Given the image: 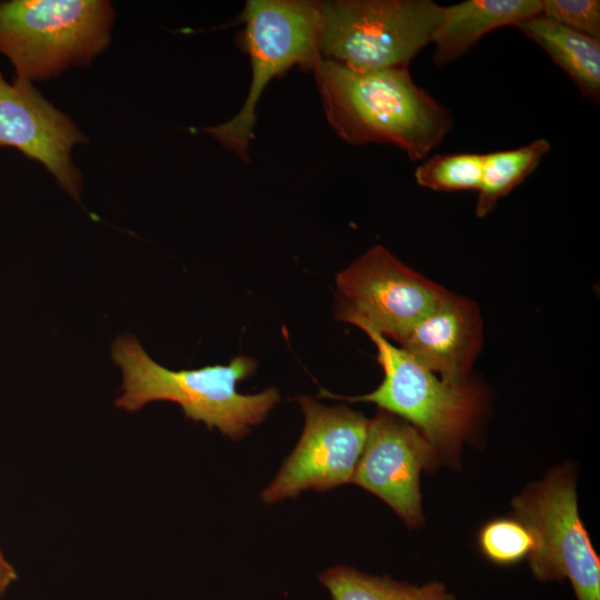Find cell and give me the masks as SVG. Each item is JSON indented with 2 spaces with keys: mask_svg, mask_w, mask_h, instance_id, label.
<instances>
[{
  "mask_svg": "<svg viewBox=\"0 0 600 600\" xmlns=\"http://www.w3.org/2000/svg\"><path fill=\"white\" fill-rule=\"evenodd\" d=\"M312 71L330 127L350 144L389 143L419 161L452 129L450 111L409 68L360 70L321 59Z\"/></svg>",
  "mask_w": 600,
  "mask_h": 600,
  "instance_id": "obj_1",
  "label": "cell"
},
{
  "mask_svg": "<svg viewBox=\"0 0 600 600\" xmlns=\"http://www.w3.org/2000/svg\"><path fill=\"white\" fill-rule=\"evenodd\" d=\"M111 358L123 378V393L114 401L118 408L133 412L152 401H172L186 418L217 428L232 440L259 424L280 400L276 388L257 394L238 392L237 384L257 368V361L246 356L226 366L174 371L151 359L133 336L123 334L113 341Z\"/></svg>",
  "mask_w": 600,
  "mask_h": 600,
  "instance_id": "obj_2",
  "label": "cell"
},
{
  "mask_svg": "<svg viewBox=\"0 0 600 600\" xmlns=\"http://www.w3.org/2000/svg\"><path fill=\"white\" fill-rule=\"evenodd\" d=\"M113 20L106 0L0 1V53L14 77L51 79L88 67L110 43Z\"/></svg>",
  "mask_w": 600,
  "mask_h": 600,
  "instance_id": "obj_3",
  "label": "cell"
},
{
  "mask_svg": "<svg viewBox=\"0 0 600 600\" xmlns=\"http://www.w3.org/2000/svg\"><path fill=\"white\" fill-rule=\"evenodd\" d=\"M442 10L431 0L320 1L321 57L360 70L409 68Z\"/></svg>",
  "mask_w": 600,
  "mask_h": 600,
  "instance_id": "obj_4",
  "label": "cell"
},
{
  "mask_svg": "<svg viewBox=\"0 0 600 600\" xmlns=\"http://www.w3.org/2000/svg\"><path fill=\"white\" fill-rule=\"evenodd\" d=\"M243 44L251 63L247 99L230 120L202 131L243 161L253 138L257 104L276 77L293 67L313 70L320 53V1L250 0L241 12Z\"/></svg>",
  "mask_w": 600,
  "mask_h": 600,
  "instance_id": "obj_5",
  "label": "cell"
},
{
  "mask_svg": "<svg viewBox=\"0 0 600 600\" xmlns=\"http://www.w3.org/2000/svg\"><path fill=\"white\" fill-rule=\"evenodd\" d=\"M359 328L377 348V360L384 373L382 382L363 396L342 397L324 389L319 396L376 403L416 427L434 448L439 460H453L478 412L479 390L469 381L447 383L379 332L364 326Z\"/></svg>",
  "mask_w": 600,
  "mask_h": 600,
  "instance_id": "obj_6",
  "label": "cell"
},
{
  "mask_svg": "<svg viewBox=\"0 0 600 600\" xmlns=\"http://www.w3.org/2000/svg\"><path fill=\"white\" fill-rule=\"evenodd\" d=\"M531 532L529 562L536 578H568L578 600H600V559L579 517L573 476L568 468L550 472L512 501Z\"/></svg>",
  "mask_w": 600,
  "mask_h": 600,
  "instance_id": "obj_7",
  "label": "cell"
},
{
  "mask_svg": "<svg viewBox=\"0 0 600 600\" xmlns=\"http://www.w3.org/2000/svg\"><path fill=\"white\" fill-rule=\"evenodd\" d=\"M337 319L399 342L448 296L446 289L374 246L336 277Z\"/></svg>",
  "mask_w": 600,
  "mask_h": 600,
  "instance_id": "obj_8",
  "label": "cell"
},
{
  "mask_svg": "<svg viewBox=\"0 0 600 600\" xmlns=\"http://www.w3.org/2000/svg\"><path fill=\"white\" fill-rule=\"evenodd\" d=\"M302 434L277 476L261 492L266 504L296 498L307 489L327 491L351 482L361 457L369 420L346 406L324 407L299 397Z\"/></svg>",
  "mask_w": 600,
  "mask_h": 600,
  "instance_id": "obj_9",
  "label": "cell"
},
{
  "mask_svg": "<svg viewBox=\"0 0 600 600\" xmlns=\"http://www.w3.org/2000/svg\"><path fill=\"white\" fill-rule=\"evenodd\" d=\"M439 457L427 438L403 419L380 410L369 420L351 482L382 499L409 526L423 523L420 473Z\"/></svg>",
  "mask_w": 600,
  "mask_h": 600,
  "instance_id": "obj_10",
  "label": "cell"
},
{
  "mask_svg": "<svg viewBox=\"0 0 600 600\" xmlns=\"http://www.w3.org/2000/svg\"><path fill=\"white\" fill-rule=\"evenodd\" d=\"M87 137L49 102L32 82L0 71V148H12L43 164L59 186L78 200L82 174L71 160L76 144Z\"/></svg>",
  "mask_w": 600,
  "mask_h": 600,
  "instance_id": "obj_11",
  "label": "cell"
},
{
  "mask_svg": "<svg viewBox=\"0 0 600 600\" xmlns=\"http://www.w3.org/2000/svg\"><path fill=\"white\" fill-rule=\"evenodd\" d=\"M480 342L478 309L452 293L399 341L400 348L450 384L468 382L467 374Z\"/></svg>",
  "mask_w": 600,
  "mask_h": 600,
  "instance_id": "obj_12",
  "label": "cell"
},
{
  "mask_svg": "<svg viewBox=\"0 0 600 600\" xmlns=\"http://www.w3.org/2000/svg\"><path fill=\"white\" fill-rule=\"evenodd\" d=\"M542 0H467L443 6L442 17L434 33L432 60L446 67L489 32L517 27L541 13Z\"/></svg>",
  "mask_w": 600,
  "mask_h": 600,
  "instance_id": "obj_13",
  "label": "cell"
},
{
  "mask_svg": "<svg viewBox=\"0 0 600 600\" xmlns=\"http://www.w3.org/2000/svg\"><path fill=\"white\" fill-rule=\"evenodd\" d=\"M516 28L543 49L586 98L599 102V39L559 24L542 14L522 21Z\"/></svg>",
  "mask_w": 600,
  "mask_h": 600,
  "instance_id": "obj_14",
  "label": "cell"
},
{
  "mask_svg": "<svg viewBox=\"0 0 600 600\" xmlns=\"http://www.w3.org/2000/svg\"><path fill=\"white\" fill-rule=\"evenodd\" d=\"M550 149L548 140L536 139L520 148L482 154L477 217L483 218L490 213L502 197L537 169Z\"/></svg>",
  "mask_w": 600,
  "mask_h": 600,
  "instance_id": "obj_15",
  "label": "cell"
},
{
  "mask_svg": "<svg viewBox=\"0 0 600 600\" xmlns=\"http://www.w3.org/2000/svg\"><path fill=\"white\" fill-rule=\"evenodd\" d=\"M333 600H454L440 582L414 587L361 573L348 567H334L319 576Z\"/></svg>",
  "mask_w": 600,
  "mask_h": 600,
  "instance_id": "obj_16",
  "label": "cell"
},
{
  "mask_svg": "<svg viewBox=\"0 0 600 600\" xmlns=\"http://www.w3.org/2000/svg\"><path fill=\"white\" fill-rule=\"evenodd\" d=\"M482 176V154L472 152L434 154L414 171L419 186L433 191H478Z\"/></svg>",
  "mask_w": 600,
  "mask_h": 600,
  "instance_id": "obj_17",
  "label": "cell"
},
{
  "mask_svg": "<svg viewBox=\"0 0 600 600\" xmlns=\"http://www.w3.org/2000/svg\"><path fill=\"white\" fill-rule=\"evenodd\" d=\"M482 553L498 564L516 563L529 557L534 547L530 530L518 519L487 522L478 536Z\"/></svg>",
  "mask_w": 600,
  "mask_h": 600,
  "instance_id": "obj_18",
  "label": "cell"
},
{
  "mask_svg": "<svg viewBox=\"0 0 600 600\" xmlns=\"http://www.w3.org/2000/svg\"><path fill=\"white\" fill-rule=\"evenodd\" d=\"M540 14L600 40V1L598 0H542Z\"/></svg>",
  "mask_w": 600,
  "mask_h": 600,
  "instance_id": "obj_19",
  "label": "cell"
},
{
  "mask_svg": "<svg viewBox=\"0 0 600 600\" xmlns=\"http://www.w3.org/2000/svg\"><path fill=\"white\" fill-rule=\"evenodd\" d=\"M18 579V574L13 566L4 558L0 550V597H2L8 588Z\"/></svg>",
  "mask_w": 600,
  "mask_h": 600,
  "instance_id": "obj_20",
  "label": "cell"
}]
</instances>
